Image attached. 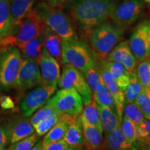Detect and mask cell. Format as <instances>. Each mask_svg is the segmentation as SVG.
<instances>
[{
	"label": "cell",
	"instance_id": "6da1fadb",
	"mask_svg": "<svg viewBox=\"0 0 150 150\" xmlns=\"http://www.w3.org/2000/svg\"><path fill=\"white\" fill-rule=\"evenodd\" d=\"M115 0H68L65 8L79 37L87 40L92 31L110 18Z\"/></svg>",
	"mask_w": 150,
	"mask_h": 150
},
{
	"label": "cell",
	"instance_id": "7a4b0ae2",
	"mask_svg": "<svg viewBox=\"0 0 150 150\" xmlns=\"http://www.w3.org/2000/svg\"><path fill=\"white\" fill-rule=\"evenodd\" d=\"M33 11L41 22L59 35L62 40L79 38L70 16L60 8L40 1L36 4Z\"/></svg>",
	"mask_w": 150,
	"mask_h": 150
},
{
	"label": "cell",
	"instance_id": "3957f363",
	"mask_svg": "<svg viewBox=\"0 0 150 150\" xmlns=\"http://www.w3.org/2000/svg\"><path fill=\"white\" fill-rule=\"evenodd\" d=\"M125 30L108 20L95 28L87 40L95 59H106L108 53L122 40Z\"/></svg>",
	"mask_w": 150,
	"mask_h": 150
},
{
	"label": "cell",
	"instance_id": "277c9868",
	"mask_svg": "<svg viewBox=\"0 0 150 150\" xmlns=\"http://www.w3.org/2000/svg\"><path fill=\"white\" fill-rule=\"evenodd\" d=\"M62 65L67 64L84 74L95 63V59L90 47L80 38L61 41Z\"/></svg>",
	"mask_w": 150,
	"mask_h": 150
},
{
	"label": "cell",
	"instance_id": "5b68a950",
	"mask_svg": "<svg viewBox=\"0 0 150 150\" xmlns=\"http://www.w3.org/2000/svg\"><path fill=\"white\" fill-rule=\"evenodd\" d=\"M43 24L34 11L14 24L11 33L0 40V47H17L18 45L31 40L42 33Z\"/></svg>",
	"mask_w": 150,
	"mask_h": 150
},
{
	"label": "cell",
	"instance_id": "8992f818",
	"mask_svg": "<svg viewBox=\"0 0 150 150\" xmlns=\"http://www.w3.org/2000/svg\"><path fill=\"white\" fill-rule=\"evenodd\" d=\"M22 61L17 47H0V91L13 88Z\"/></svg>",
	"mask_w": 150,
	"mask_h": 150
},
{
	"label": "cell",
	"instance_id": "52a82bcc",
	"mask_svg": "<svg viewBox=\"0 0 150 150\" xmlns=\"http://www.w3.org/2000/svg\"><path fill=\"white\" fill-rule=\"evenodd\" d=\"M145 10L143 0H115L109 19L126 29L142 18Z\"/></svg>",
	"mask_w": 150,
	"mask_h": 150
},
{
	"label": "cell",
	"instance_id": "ba28073f",
	"mask_svg": "<svg viewBox=\"0 0 150 150\" xmlns=\"http://www.w3.org/2000/svg\"><path fill=\"white\" fill-rule=\"evenodd\" d=\"M60 112L70 115H80L83 107V99L72 88H61L47 102Z\"/></svg>",
	"mask_w": 150,
	"mask_h": 150
},
{
	"label": "cell",
	"instance_id": "9c48e42d",
	"mask_svg": "<svg viewBox=\"0 0 150 150\" xmlns=\"http://www.w3.org/2000/svg\"><path fill=\"white\" fill-rule=\"evenodd\" d=\"M58 86L60 88H72L80 94L83 99V104L93 99V91L90 87L84 74L70 65H63Z\"/></svg>",
	"mask_w": 150,
	"mask_h": 150
},
{
	"label": "cell",
	"instance_id": "30bf717a",
	"mask_svg": "<svg viewBox=\"0 0 150 150\" xmlns=\"http://www.w3.org/2000/svg\"><path fill=\"white\" fill-rule=\"evenodd\" d=\"M57 90L56 86L40 85L24 93L19 102V108L24 115L30 117L45 104Z\"/></svg>",
	"mask_w": 150,
	"mask_h": 150
},
{
	"label": "cell",
	"instance_id": "8fae6325",
	"mask_svg": "<svg viewBox=\"0 0 150 150\" xmlns=\"http://www.w3.org/2000/svg\"><path fill=\"white\" fill-rule=\"evenodd\" d=\"M129 45L138 62L150 56V33L147 19L142 20L135 27Z\"/></svg>",
	"mask_w": 150,
	"mask_h": 150
},
{
	"label": "cell",
	"instance_id": "7c38bea8",
	"mask_svg": "<svg viewBox=\"0 0 150 150\" xmlns=\"http://www.w3.org/2000/svg\"><path fill=\"white\" fill-rule=\"evenodd\" d=\"M40 84L41 76L38 63L22 59L13 88L19 93H24Z\"/></svg>",
	"mask_w": 150,
	"mask_h": 150
},
{
	"label": "cell",
	"instance_id": "4fadbf2b",
	"mask_svg": "<svg viewBox=\"0 0 150 150\" xmlns=\"http://www.w3.org/2000/svg\"><path fill=\"white\" fill-rule=\"evenodd\" d=\"M38 63L40 72L41 84L57 86L61 76V64L57 60L50 55L44 47Z\"/></svg>",
	"mask_w": 150,
	"mask_h": 150
},
{
	"label": "cell",
	"instance_id": "5bb4252c",
	"mask_svg": "<svg viewBox=\"0 0 150 150\" xmlns=\"http://www.w3.org/2000/svg\"><path fill=\"white\" fill-rule=\"evenodd\" d=\"M106 60L120 63L129 72L136 69L138 63L131 52L127 40L120 41L108 53Z\"/></svg>",
	"mask_w": 150,
	"mask_h": 150
},
{
	"label": "cell",
	"instance_id": "9a60e30c",
	"mask_svg": "<svg viewBox=\"0 0 150 150\" xmlns=\"http://www.w3.org/2000/svg\"><path fill=\"white\" fill-rule=\"evenodd\" d=\"M7 121L10 129L11 143L18 142L35 132L29 117L22 113L13 115Z\"/></svg>",
	"mask_w": 150,
	"mask_h": 150
},
{
	"label": "cell",
	"instance_id": "2e32d148",
	"mask_svg": "<svg viewBox=\"0 0 150 150\" xmlns=\"http://www.w3.org/2000/svg\"><path fill=\"white\" fill-rule=\"evenodd\" d=\"M120 124L110 132L105 134L102 149L128 150L140 149L137 142L136 144H132L127 139L122 131Z\"/></svg>",
	"mask_w": 150,
	"mask_h": 150
},
{
	"label": "cell",
	"instance_id": "e0dca14e",
	"mask_svg": "<svg viewBox=\"0 0 150 150\" xmlns=\"http://www.w3.org/2000/svg\"><path fill=\"white\" fill-rule=\"evenodd\" d=\"M65 120L68 123L64 140L71 147L81 149L84 147V139L80 115H65Z\"/></svg>",
	"mask_w": 150,
	"mask_h": 150
},
{
	"label": "cell",
	"instance_id": "ac0fdd59",
	"mask_svg": "<svg viewBox=\"0 0 150 150\" xmlns=\"http://www.w3.org/2000/svg\"><path fill=\"white\" fill-rule=\"evenodd\" d=\"M97 67H98L99 73H100L101 76H102L103 82L104 85L107 88L110 93L112 94L114 100L115 102L116 110L118 117H119L120 120L122 121V108L124 102H125V95L124 93L120 89L116 83L115 80L112 79L111 75L108 72V71L105 68L102 63H101L100 60L95 59Z\"/></svg>",
	"mask_w": 150,
	"mask_h": 150
},
{
	"label": "cell",
	"instance_id": "d6986e66",
	"mask_svg": "<svg viewBox=\"0 0 150 150\" xmlns=\"http://www.w3.org/2000/svg\"><path fill=\"white\" fill-rule=\"evenodd\" d=\"M81 117V116H80ZM84 139V147L90 150L102 149L104 140L103 131L81 117Z\"/></svg>",
	"mask_w": 150,
	"mask_h": 150
},
{
	"label": "cell",
	"instance_id": "ffe728a7",
	"mask_svg": "<svg viewBox=\"0 0 150 150\" xmlns=\"http://www.w3.org/2000/svg\"><path fill=\"white\" fill-rule=\"evenodd\" d=\"M99 60H100L102 65L115 80L118 87L124 93L129 83L130 72L122 65L117 62L107 61L106 59Z\"/></svg>",
	"mask_w": 150,
	"mask_h": 150
},
{
	"label": "cell",
	"instance_id": "44dd1931",
	"mask_svg": "<svg viewBox=\"0 0 150 150\" xmlns=\"http://www.w3.org/2000/svg\"><path fill=\"white\" fill-rule=\"evenodd\" d=\"M42 33L44 47L50 55L53 56L60 64L62 65L61 38L45 25H44L42 28Z\"/></svg>",
	"mask_w": 150,
	"mask_h": 150
},
{
	"label": "cell",
	"instance_id": "7402d4cb",
	"mask_svg": "<svg viewBox=\"0 0 150 150\" xmlns=\"http://www.w3.org/2000/svg\"><path fill=\"white\" fill-rule=\"evenodd\" d=\"M17 47L20 50L22 59L38 62L44 48L42 33H41L31 40L18 45Z\"/></svg>",
	"mask_w": 150,
	"mask_h": 150
},
{
	"label": "cell",
	"instance_id": "603a6c76",
	"mask_svg": "<svg viewBox=\"0 0 150 150\" xmlns=\"http://www.w3.org/2000/svg\"><path fill=\"white\" fill-rule=\"evenodd\" d=\"M35 2V0H11L10 13L13 24L33 11Z\"/></svg>",
	"mask_w": 150,
	"mask_h": 150
},
{
	"label": "cell",
	"instance_id": "cb8c5ba5",
	"mask_svg": "<svg viewBox=\"0 0 150 150\" xmlns=\"http://www.w3.org/2000/svg\"><path fill=\"white\" fill-rule=\"evenodd\" d=\"M98 109L102 130L104 134L110 132L121 123L117 111L112 109L109 106L98 105Z\"/></svg>",
	"mask_w": 150,
	"mask_h": 150
},
{
	"label": "cell",
	"instance_id": "d4e9b609",
	"mask_svg": "<svg viewBox=\"0 0 150 150\" xmlns=\"http://www.w3.org/2000/svg\"><path fill=\"white\" fill-rule=\"evenodd\" d=\"M13 26L10 13V0H0V40L11 33Z\"/></svg>",
	"mask_w": 150,
	"mask_h": 150
},
{
	"label": "cell",
	"instance_id": "484cf974",
	"mask_svg": "<svg viewBox=\"0 0 150 150\" xmlns=\"http://www.w3.org/2000/svg\"><path fill=\"white\" fill-rule=\"evenodd\" d=\"M80 116L91 125H94L100 130L103 131L100 121L98 104L93 99H92L90 102L86 104H83V110Z\"/></svg>",
	"mask_w": 150,
	"mask_h": 150
},
{
	"label": "cell",
	"instance_id": "4316f807",
	"mask_svg": "<svg viewBox=\"0 0 150 150\" xmlns=\"http://www.w3.org/2000/svg\"><path fill=\"white\" fill-rule=\"evenodd\" d=\"M142 86L141 82L137 75L136 69L130 72L129 81L126 89L124 91L125 99L129 102H136L137 97L142 91Z\"/></svg>",
	"mask_w": 150,
	"mask_h": 150
},
{
	"label": "cell",
	"instance_id": "83f0119b",
	"mask_svg": "<svg viewBox=\"0 0 150 150\" xmlns=\"http://www.w3.org/2000/svg\"><path fill=\"white\" fill-rule=\"evenodd\" d=\"M67 127H68V123L65 120L64 115L63 120L59 122L46 134L44 135V138L42 140V145H46L50 142L56 141V140L64 139Z\"/></svg>",
	"mask_w": 150,
	"mask_h": 150
},
{
	"label": "cell",
	"instance_id": "f1b7e54d",
	"mask_svg": "<svg viewBox=\"0 0 150 150\" xmlns=\"http://www.w3.org/2000/svg\"><path fill=\"white\" fill-rule=\"evenodd\" d=\"M64 115L65 113H62L58 111L54 113L53 115L42 120L33 126L35 131L40 136H44L59 122L63 120Z\"/></svg>",
	"mask_w": 150,
	"mask_h": 150
},
{
	"label": "cell",
	"instance_id": "f546056e",
	"mask_svg": "<svg viewBox=\"0 0 150 150\" xmlns=\"http://www.w3.org/2000/svg\"><path fill=\"white\" fill-rule=\"evenodd\" d=\"M123 116L129 118L136 125L142 122L145 119L136 102H129L126 100H125L123 105L122 117Z\"/></svg>",
	"mask_w": 150,
	"mask_h": 150
},
{
	"label": "cell",
	"instance_id": "4dcf8cb0",
	"mask_svg": "<svg viewBox=\"0 0 150 150\" xmlns=\"http://www.w3.org/2000/svg\"><path fill=\"white\" fill-rule=\"evenodd\" d=\"M93 99L98 105L108 106L112 109L116 110L115 102L113 97L105 85H103L97 91L93 92Z\"/></svg>",
	"mask_w": 150,
	"mask_h": 150
},
{
	"label": "cell",
	"instance_id": "1f68e13d",
	"mask_svg": "<svg viewBox=\"0 0 150 150\" xmlns=\"http://www.w3.org/2000/svg\"><path fill=\"white\" fill-rule=\"evenodd\" d=\"M83 74L93 93L97 91L99 88L104 85L102 76L99 73L96 61H95V64L90 67Z\"/></svg>",
	"mask_w": 150,
	"mask_h": 150
},
{
	"label": "cell",
	"instance_id": "d6a6232c",
	"mask_svg": "<svg viewBox=\"0 0 150 150\" xmlns=\"http://www.w3.org/2000/svg\"><path fill=\"white\" fill-rule=\"evenodd\" d=\"M136 71L143 87H150V56L138 62Z\"/></svg>",
	"mask_w": 150,
	"mask_h": 150
},
{
	"label": "cell",
	"instance_id": "836d02e7",
	"mask_svg": "<svg viewBox=\"0 0 150 150\" xmlns=\"http://www.w3.org/2000/svg\"><path fill=\"white\" fill-rule=\"evenodd\" d=\"M136 142L139 147H145L150 140V120L145 119L142 122L136 125Z\"/></svg>",
	"mask_w": 150,
	"mask_h": 150
},
{
	"label": "cell",
	"instance_id": "e575fe53",
	"mask_svg": "<svg viewBox=\"0 0 150 150\" xmlns=\"http://www.w3.org/2000/svg\"><path fill=\"white\" fill-rule=\"evenodd\" d=\"M136 104L145 119L150 120V87H143L137 97Z\"/></svg>",
	"mask_w": 150,
	"mask_h": 150
},
{
	"label": "cell",
	"instance_id": "d590c367",
	"mask_svg": "<svg viewBox=\"0 0 150 150\" xmlns=\"http://www.w3.org/2000/svg\"><path fill=\"white\" fill-rule=\"evenodd\" d=\"M40 138L41 136L35 132L18 142L11 143L6 149L9 150H30L32 149L33 146L38 140L40 139Z\"/></svg>",
	"mask_w": 150,
	"mask_h": 150
},
{
	"label": "cell",
	"instance_id": "8d00e7d4",
	"mask_svg": "<svg viewBox=\"0 0 150 150\" xmlns=\"http://www.w3.org/2000/svg\"><path fill=\"white\" fill-rule=\"evenodd\" d=\"M56 112H58L57 110L51 104L47 102L45 104H44L40 108H38L32 115L30 116V121H31V123L32 124L33 126H34L42 120L53 115Z\"/></svg>",
	"mask_w": 150,
	"mask_h": 150
},
{
	"label": "cell",
	"instance_id": "74e56055",
	"mask_svg": "<svg viewBox=\"0 0 150 150\" xmlns=\"http://www.w3.org/2000/svg\"><path fill=\"white\" fill-rule=\"evenodd\" d=\"M121 129L124 135L131 143H136V124L129 118L123 116L121 121Z\"/></svg>",
	"mask_w": 150,
	"mask_h": 150
},
{
	"label": "cell",
	"instance_id": "f35d334b",
	"mask_svg": "<svg viewBox=\"0 0 150 150\" xmlns=\"http://www.w3.org/2000/svg\"><path fill=\"white\" fill-rule=\"evenodd\" d=\"M11 143L10 129L8 121L0 123V150L6 149Z\"/></svg>",
	"mask_w": 150,
	"mask_h": 150
},
{
	"label": "cell",
	"instance_id": "ab89813d",
	"mask_svg": "<svg viewBox=\"0 0 150 150\" xmlns=\"http://www.w3.org/2000/svg\"><path fill=\"white\" fill-rule=\"evenodd\" d=\"M76 149L67 143L64 139L56 140L42 145V150H73Z\"/></svg>",
	"mask_w": 150,
	"mask_h": 150
},
{
	"label": "cell",
	"instance_id": "60d3db41",
	"mask_svg": "<svg viewBox=\"0 0 150 150\" xmlns=\"http://www.w3.org/2000/svg\"><path fill=\"white\" fill-rule=\"evenodd\" d=\"M0 107L3 110H11L15 107V103L9 95H1L0 97Z\"/></svg>",
	"mask_w": 150,
	"mask_h": 150
},
{
	"label": "cell",
	"instance_id": "b9f144b4",
	"mask_svg": "<svg viewBox=\"0 0 150 150\" xmlns=\"http://www.w3.org/2000/svg\"><path fill=\"white\" fill-rule=\"evenodd\" d=\"M40 1H45V2L47 3L48 4L51 5L52 6L61 8V7L64 6L68 0H40Z\"/></svg>",
	"mask_w": 150,
	"mask_h": 150
},
{
	"label": "cell",
	"instance_id": "7bdbcfd3",
	"mask_svg": "<svg viewBox=\"0 0 150 150\" xmlns=\"http://www.w3.org/2000/svg\"><path fill=\"white\" fill-rule=\"evenodd\" d=\"M42 140L40 139L39 140L35 142V144L33 146L32 150H42Z\"/></svg>",
	"mask_w": 150,
	"mask_h": 150
},
{
	"label": "cell",
	"instance_id": "ee69618b",
	"mask_svg": "<svg viewBox=\"0 0 150 150\" xmlns=\"http://www.w3.org/2000/svg\"><path fill=\"white\" fill-rule=\"evenodd\" d=\"M145 147H147V148H146V149H150V140H149V142H147V145H146Z\"/></svg>",
	"mask_w": 150,
	"mask_h": 150
},
{
	"label": "cell",
	"instance_id": "f6af8a7d",
	"mask_svg": "<svg viewBox=\"0 0 150 150\" xmlns=\"http://www.w3.org/2000/svg\"><path fill=\"white\" fill-rule=\"evenodd\" d=\"M143 1H144V2H145V3L150 5V0H143Z\"/></svg>",
	"mask_w": 150,
	"mask_h": 150
},
{
	"label": "cell",
	"instance_id": "bcb514c9",
	"mask_svg": "<svg viewBox=\"0 0 150 150\" xmlns=\"http://www.w3.org/2000/svg\"><path fill=\"white\" fill-rule=\"evenodd\" d=\"M148 20V23H149V33H150V19H147Z\"/></svg>",
	"mask_w": 150,
	"mask_h": 150
},
{
	"label": "cell",
	"instance_id": "7dc6e473",
	"mask_svg": "<svg viewBox=\"0 0 150 150\" xmlns=\"http://www.w3.org/2000/svg\"><path fill=\"white\" fill-rule=\"evenodd\" d=\"M10 1H11V0H10Z\"/></svg>",
	"mask_w": 150,
	"mask_h": 150
}]
</instances>
